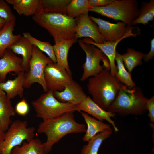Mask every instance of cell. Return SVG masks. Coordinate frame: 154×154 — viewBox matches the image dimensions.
I'll list each match as a JSON object with an SVG mask.
<instances>
[{"label": "cell", "mask_w": 154, "mask_h": 154, "mask_svg": "<svg viewBox=\"0 0 154 154\" xmlns=\"http://www.w3.org/2000/svg\"><path fill=\"white\" fill-rule=\"evenodd\" d=\"M52 62H53L49 57L33 45L29 70L25 72L24 88H29L33 84L37 83L41 86L45 92H47L48 90L44 78V71L46 66Z\"/></svg>", "instance_id": "cell-9"}, {"label": "cell", "mask_w": 154, "mask_h": 154, "mask_svg": "<svg viewBox=\"0 0 154 154\" xmlns=\"http://www.w3.org/2000/svg\"><path fill=\"white\" fill-rule=\"evenodd\" d=\"M6 22L4 19L0 17V30L4 27Z\"/></svg>", "instance_id": "cell-38"}, {"label": "cell", "mask_w": 154, "mask_h": 154, "mask_svg": "<svg viewBox=\"0 0 154 154\" xmlns=\"http://www.w3.org/2000/svg\"><path fill=\"white\" fill-rule=\"evenodd\" d=\"M147 99L139 87L129 88L122 84L117 96L107 111L121 116L141 115L147 111Z\"/></svg>", "instance_id": "cell-3"}, {"label": "cell", "mask_w": 154, "mask_h": 154, "mask_svg": "<svg viewBox=\"0 0 154 154\" xmlns=\"http://www.w3.org/2000/svg\"><path fill=\"white\" fill-rule=\"evenodd\" d=\"M146 54L130 48H127L125 53L121 54V56L125 66L131 72L136 67L142 64Z\"/></svg>", "instance_id": "cell-27"}, {"label": "cell", "mask_w": 154, "mask_h": 154, "mask_svg": "<svg viewBox=\"0 0 154 154\" xmlns=\"http://www.w3.org/2000/svg\"><path fill=\"white\" fill-rule=\"evenodd\" d=\"M73 112H68L51 119L41 122L37 131L46 136V141L42 145L45 154L52 150L53 146L66 135L70 133H85L86 126L76 122Z\"/></svg>", "instance_id": "cell-1"}, {"label": "cell", "mask_w": 154, "mask_h": 154, "mask_svg": "<svg viewBox=\"0 0 154 154\" xmlns=\"http://www.w3.org/2000/svg\"><path fill=\"white\" fill-rule=\"evenodd\" d=\"M147 110L148 111V116L151 123H154V96L148 99L146 104Z\"/></svg>", "instance_id": "cell-34"}, {"label": "cell", "mask_w": 154, "mask_h": 154, "mask_svg": "<svg viewBox=\"0 0 154 154\" xmlns=\"http://www.w3.org/2000/svg\"><path fill=\"white\" fill-rule=\"evenodd\" d=\"M6 94L5 92L0 88V96L5 95Z\"/></svg>", "instance_id": "cell-39"}, {"label": "cell", "mask_w": 154, "mask_h": 154, "mask_svg": "<svg viewBox=\"0 0 154 154\" xmlns=\"http://www.w3.org/2000/svg\"><path fill=\"white\" fill-rule=\"evenodd\" d=\"M112 133L111 128L97 134L84 145L80 154H98L99 149L103 142Z\"/></svg>", "instance_id": "cell-25"}, {"label": "cell", "mask_w": 154, "mask_h": 154, "mask_svg": "<svg viewBox=\"0 0 154 154\" xmlns=\"http://www.w3.org/2000/svg\"><path fill=\"white\" fill-rule=\"evenodd\" d=\"M82 40L84 43L94 45L103 52L109 61L110 74L112 76L115 77V75L117 71V66L115 64L116 52V48L118 44L122 40H120L117 42L104 41L102 44L96 43L91 39L89 38L86 37Z\"/></svg>", "instance_id": "cell-16"}, {"label": "cell", "mask_w": 154, "mask_h": 154, "mask_svg": "<svg viewBox=\"0 0 154 154\" xmlns=\"http://www.w3.org/2000/svg\"><path fill=\"white\" fill-rule=\"evenodd\" d=\"M5 132L0 129V154H2V147L5 139Z\"/></svg>", "instance_id": "cell-37"}, {"label": "cell", "mask_w": 154, "mask_h": 154, "mask_svg": "<svg viewBox=\"0 0 154 154\" xmlns=\"http://www.w3.org/2000/svg\"><path fill=\"white\" fill-rule=\"evenodd\" d=\"M122 84L104 68L97 75L90 78L87 84L88 93L93 101L105 110L117 96Z\"/></svg>", "instance_id": "cell-2"}, {"label": "cell", "mask_w": 154, "mask_h": 154, "mask_svg": "<svg viewBox=\"0 0 154 154\" xmlns=\"http://www.w3.org/2000/svg\"><path fill=\"white\" fill-rule=\"evenodd\" d=\"M154 18V0H150L148 2H143L139 9V16L133 22L132 25L138 24H149V22L153 20Z\"/></svg>", "instance_id": "cell-29"}, {"label": "cell", "mask_w": 154, "mask_h": 154, "mask_svg": "<svg viewBox=\"0 0 154 154\" xmlns=\"http://www.w3.org/2000/svg\"><path fill=\"white\" fill-rule=\"evenodd\" d=\"M115 61L117 64V71L115 75V78L129 88L136 86L135 83L132 78L131 72L127 71L125 69L121 54L117 51Z\"/></svg>", "instance_id": "cell-28"}, {"label": "cell", "mask_w": 154, "mask_h": 154, "mask_svg": "<svg viewBox=\"0 0 154 154\" xmlns=\"http://www.w3.org/2000/svg\"><path fill=\"white\" fill-rule=\"evenodd\" d=\"M90 11L121 21L130 26L139 15L138 2L136 0H114L106 6L91 7Z\"/></svg>", "instance_id": "cell-5"}, {"label": "cell", "mask_w": 154, "mask_h": 154, "mask_svg": "<svg viewBox=\"0 0 154 154\" xmlns=\"http://www.w3.org/2000/svg\"><path fill=\"white\" fill-rule=\"evenodd\" d=\"M15 24V20L6 22L0 30V58L3 56L6 50L22 37L20 34H14Z\"/></svg>", "instance_id": "cell-20"}, {"label": "cell", "mask_w": 154, "mask_h": 154, "mask_svg": "<svg viewBox=\"0 0 154 154\" xmlns=\"http://www.w3.org/2000/svg\"><path fill=\"white\" fill-rule=\"evenodd\" d=\"M154 56V38L151 40V48L149 52L146 54L143 59L145 62H148L152 59Z\"/></svg>", "instance_id": "cell-36"}, {"label": "cell", "mask_w": 154, "mask_h": 154, "mask_svg": "<svg viewBox=\"0 0 154 154\" xmlns=\"http://www.w3.org/2000/svg\"><path fill=\"white\" fill-rule=\"evenodd\" d=\"M75 19L76 39L85 37L90 38L96 43L104 42V41L98 30L97 24L90 19L88 13L82 14Z\"/></svg>", "instance_id": "cell-12"}, {"label": "cell", "mask_w": 154, "mask_h": 154, "mask_svg": "<svg viewBox=\"0 0 154 154\" xmlns=\"http://www.w3.org/2000/svg\"><path fill=\"white\" fill-rule=\"evenodd\" d=\"M31 104L36 116L43 121L58 117L67 112L78 111L77 105L59 101L54 97L53 91L51 90L33 101Z\"/></svg>", "instance_id": "cell-6"}, {"label": "cell", "mask_w": 154, "mask_h": 154, "mask_svg": "<svg viewBox=\"0 0 154 154\" xmlns=\"http://www.w3.org/2000/svg\"><path fill=\"white\" fill-rule=\"evenodd\" d=\"M90 8L88 0H72L67 6L66 15L76 18L82 14L88 13Z\"/></svg>", "instance_id": "cell-31"}, {"label": "cell", "mask_w": 154, "mask_h": 154, "mask_svg": "<svg viewBox=\"0 0 154 154\" xmlns=\"http://www.w3.org/2000/svg\"><path fill=\"white\" fill-rule=\"evenodd\" d=\"M0 17L6 22L16 20L12 10L6 1L0 0Z\"/></svg>", "instance_id": "cell-32"}, {"label": "cell", "mask_w": 154, "mask_h": 154, "mask_svg": "<svg viewBox=\"0 0 154 154\" xmlns=\"http://www.w3.org/2000/svg\"><path fill=\"white\" fill-rule=\"evenodd\" d=\"M15 112L11 100L6 94L0 96V129L5 132L11 123L10 118L15 115Z\"/></svg>", "instance_id": "cell-23"}, {"label": "cell", "mask_w": 154, "mask_h": 154, "mask_svg": "<svg viewBox=\"0 0 154 154\" xmlns=\"http://www.w3.org/2000/svg\"><path fill=\"white\" fill-rule=\"evenodd\" d=\"M54 97L59 101L78 105L83 102L87 96L82 86L72 80L67 83L61 91H53Z\"/></svg>", "instance_id": "cell-13"}, {"label": "cell", "mask_w": 154, "mask_h": 154, "mask_svg": "<svg viewBox=\"0 0 154 154\" xmlns=\"http://www.w3.org/2000/svg\"><path fill=\"white\" fill-rule=\"evenodd\" d=\"M71 1L40 0L38 14L41 13H56L66 15L67 6Z\"/></svg>", "instance_id": "cell-24"}, {"label": "cell", "mask_w": 154, "mask_h": 154, "mask_svg": "<svg viewBox=\"0 0 154 154\" xmlns=\"http://www.w3.org/2000/svg\"><path fill=\"white\" fill-rule=\"evenodd\" d=\"M44 78L48 90L61 91L72 80L63 67L54 62L48 64L44 71Z\"/></svg>", "instance_id": "cell-11"}, {"label": "cell", "mask_w": 154, "mask_h": 154, "mask_svg": "<svg viewBox=\"0 0 154 154\" xmlns=\"http://www.w3.org/2000/svg\"><path fill=\"white\" fill-rule=\"evenodd\" d=\"M77 107L78 111H84L102 121L106 120L112 125L116 132L119 131L115 122L111 119L115 117L116 114L103 109L94 102L90 96H87L83 102L77 105Z\"/></svg>", "instance_id": "cell-14"}, {"label": "cell", "mask_w": 154, "mask_h": 154, "mask_svg": "<svg viewBox=\"0 0 154 154\" xmlns=\"http://www.w3.org/2000/svg\"><path fill=\"white\" fill-rule=\"evenodd\" d=\"M90 17L98 25V30L104 41L117 42L129 37H136L138 35L132 33L131 26H128L123 22L113 23L93 16Z\"/></svg>", "instance_id": "cell-10"}, {"label": "cell", "mask_w": 154, "mask_h": 154, "mask_svg": "<svg viewBox=\"0 0 154 154\" xmlns=\"http://www.w3.org/2000/svg\"><path fill=\"white\" fill-rule=\"evenodd\" d=\"M33 45L25 38L22 36L8 49L15 54L22 56V65L24 71L27 72L29 70V62L31 58Z\"/></svg>", "instance_id": "cell-18"}, {"label": "cell", "mask_w": 154, "mask_h": 154, "mask_svg": "<svg viewBox=\"0 0 154 154\" xmlns=\"http://www.w3.org/2000/svg\"><path fill=\"white\" fill-rule=\"evenodd\" d=\"M24 71L22 58L7 49L0 58V82L5 81L7 74L11 72L19 73Z\"/></svg>", "instance_id": "cell-15"}, {"label": "cell", "mask_w": 154, "mask_h": 154, "mask_svg": "<svg viewBox=\"0 0 154 154\" xmlns=\"http://www.w3.org/2000/svg\"><path fill=\"white\" fill-rule=\"evenodd\" d=\"M78 42L86 54V61L82 65L83 72L81 81L97 75L104 68L110 70L109 60L101 50L93 45L84 43L81 40H79Z\"/></svg>", "instance_id": "cell-7"}, {"label": "cell", "mask_w": 154, "mask_h": 154, "mask_svg": "<svg viewBox=\"0 0 154 154\" xmlns=\"http://www.w3.org/2000/svg\"><path fill=\"white\" fill-rule=\"evenodd\" d=\"M22 146L13 148L11 154H45L42 143L38 138H34L29 142L25 141Z\"/></svg>", "instance_id": "cell-26"}, {"label": "cell", "mask_w": 154, "mask_h": 154, "mask_svg": "<svg viewBox=\"0 0 154 154\" xmlns=\"http://www.w3.org/2000/svg\"><path fill=\"white\" fill-rule=\"evenodd\" d=\"M77 41V39L75 38L63 40L55 43L53 46L56 64L64 68L68 74L71 76L72 72L68 64V54L70 48Z\"/></svg>", "instance_id": "cell-19"}, {"label": "cell", "mask_w": 154, "mask_h": 154, "mask_svg": "<svg viewBox=\"0 0 154 154\" xmlns=\"http://www.w3.org/2000/svg\"><path fill=\"white\" fill-rule=\"evenodd\" d=\"M35 128L28 127L27 121L16 120L10 125L5 132L2 147V154H11L12 150L21 146L25 141L29 142L34 138Z\"/></svg>", "instance_id": "cell-8"}, {"label": "cell", "mask_w": 154, "mask_h": 154, "mask_svg": "<svg viewBox=\"0 0 154 154\" xmlns=\"http://www.w3.org/2000/svg\"><path fill=\"white\" fill-rule=\"evenodd\" d=\"M25 78V72L24 71L20 72L14 79L0 82V88L10 100L18 96L22 98L23 95Z\"/></svg>", "instance_id": "cell-17"}, {"label": "cell", "mask_w": 154, "mask_h": 154, "mask_svg": "<svg viewBox=\"0 0 154 154\" xmlns=\"http://www.w3.org/2000/svg\"><path fill=\"white\" fill-rule=\"evenodd\" d=\"M22 34L23 36L26 38L31 44L35 46L42 52L46 54L53 62H56L53 46L50 43L40 40L28 32H23Z\"/></svg>", "instance_id": "cell-30"}, {"label": "cell", "mask_w": 154, "mask_h": 154, "mask_svg": "<svg viewBox=\"0 0 154 154\" xmlns=\"http://www.w3.org/2000/svg\"><path fill=\"white\" fill-rule=\"evenodd\" d=\"M154 154V153H152V154Z\"/></svg>", "instance_id": "cell-40"}, {"label": "cell", "mask_w": 154, "mask_h": 154, "mask_svg": "<svg viewBox=\"0 0 154 154\" xmlns=\"http://www.w3.org/2000/svg\"><path fill=\"white\" fill-rule=\"evenodd\" d=\"M114 0H89L88 4L91 8L103 7L106 6L112 3Z\"/></svg>", "instance_id": "cell-35"}, {"label": "cell", "mask_w": 154, "mask_h": 154, "mask_svg": "<svg viewBox=\"0 0 154 154\" xmlns=\"http://www.w3.org/2000/svg\"><path fill=\"white\" fill-rule=\"evenodd\" d=\"M80 112L87 125L85 134L82 138L84 141L88 142L97 134L111 128L109 124L96 119L85 112Z\"/></svg>", "instance_id": "cell-21"}, {"label": "cell", "mask_w": 154, "mask_h": 154, "mask_svg": "<svg viewBox=\"0 0 154 154\" xmlns=\"http://www.w3.org/2000/svg\"><path fill=\"white\" fill-rule=\"evenodd\" d=\"M34 21L46 30L52 36L55 43L75 38V18L59 13H41L32 16Z\"/></svg>", "instance_id": "cell-4"}, {"label": "cell", "mask_w": 154, "mask_h": 154, "mask_svg": "<svg viewBox=\"0 0 154 154\" xmlns=\"http://www.w3.org/2000/svg\"><path fill=\"white\" fill-rule=\"evenodd\" d=\"M15 113L21 116H25L29 111V105L25 98L23 99L16 104L14 108Z\"/></svg>", "instance_id": "cell-33"}, {"label": "cell", "mask_w": 154, "mask_h": 154, "mask_svg": "<svg viewBox=\"0 0 154 154\" xmlns=\"http://www.w3.org/2000/svg\"><path fill=\"white\" fill-rule=\"evenodd\" d=\"M8 4L13 5V8L20 15L26 16L38 14L40 0H6Z\"/></svg>", "instance_id": "cell-22"}]
</instances>
